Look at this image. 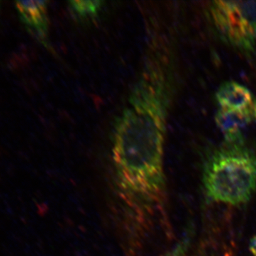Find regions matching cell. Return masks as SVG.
<instances>
[{"label":"cell","instance_id":"9c48e42d","mask_svg":"<svg viewBox=\"0 0 256 256\" xmlns=\"http://www.w3.org/2000/svg\"><path fill=\"white\" fill-rule=\"evenodd\" d=\"M252 117L255 118L256 120V101L254 104V106L252 107Z\"/></svg>","mask_w":256,"mask_h":256},{"label":"cell","instance_id":"30bf717a","mask_svg":"<svg viewBox=\"0 0 256 256\" xmlns=\"http://www.w3.org/2000/svg\"><path fill=\"white\" fill-rule=\"evenodd\" d=\"M0 4H1V3H0Z\"/></svg>","mask_w":256,"mask_h":256},{"label":"cell","instance_id":"5b68a950","mask_svg":"<svg viewBox=\"0 0 256 256\" xmlns=\"http://www.w3.org/2000/svg\"><path fill=\"white\" fill-rule=\"evenodd\" d=\"M252 108L232 110L220 108L215 116L217 127L223 132L226 143L242 142V131L252 119Z\"/></svg>","mask_w":256,"mask_h":256},{"label":"cell","instance_id":"8992f818","mask_svg":"<svg viewBox=\"0 0 256 256\" xmlns=\"http://www.w3.org/2000/svg\"><path fill=\"white\" fill-rule=\"evenodd\" d=\"M216 98L222 108L232 110L250 108L252 102V92L235 82H224L217 90Z\"/></svg>","mask_w":256,"mask_h":256},{"label":"cell","instance_id":"ba28073f","mask_svg":"<svg viewBox=\"0 0 256 256\" xmlns=\"http://www.w3.org/2000/svg\"><path fill=\"white\" fill-rule=\"evenodd\" d=\"M250 250L254 256H256V236L250 242Z\"/></svg>","mask_w":256,"mask_h":256},{"label":"cell","instance_id":"3957f363","mask_svg":"<svg viewBox=\"0 0 256 256\" xmlns=\"http://www.w3.org/2000/svg\"><path fill=\"white\" fill-rule=\"evenodd\" d=\"M210 20L228 44L252 54L256 48V1H214Z\"/></svg>","mask_w":256,"mask_h":256},{"label":"cell","instance_id":"277c9868","mask_svg":"<svg viewBox=\"0 0 256 256\" xmlns=\"http://www.w3.org/2000/svg\"><path fill=\"white\" fill-rule=\"evenodd\" d=\"M48 3L47 1L16 2L22 22L31 34L43 44L48 42Z\"/></svg>","mask_w":256,"mask_h":256},{"label":"cell","instance_id":"7a4b0ae2","mask_svg":"<svg viewBox=\"0 0 256 256\" xmlns=\"http://www.w3.org/2000/svg\"><path fill=\"white\" fill-rule=\"evenodd\" d=\"M204 184L215 201L245 203L256 191V156L242 142L226 143L207 160Z\"/></svg>","mask_w":256,"mask_h":256},{"label":"cell","instance_id":"6da1fadb","mask_svg":"<svg viewBox=\"0 0 256 256\" xmlns=\"http://www.w3.org/2000/svg\"><path fill=\"white\" fill-rule=\"evenodd\" d=\"M168 100L164 74L156 57L149 56L114 124L112 154L116 188L124 201L148 204L164 195Z\"/></svg>","mask_w":256,"mask_h":256},{"label":"cell","instance_id":"52a82bcc","mask_svg":"<svg viewBox=\"0 0 256 256\" xmlns=\"http://www.w3.org/2000/svg\"><path fill=\"white\" fill-rule=\"evenodd\" d=\"M70 8L80 18H96L102 8L101 1H70Z\"/></svg>","mask_w":256,"mask_h":256}]
</instances>
